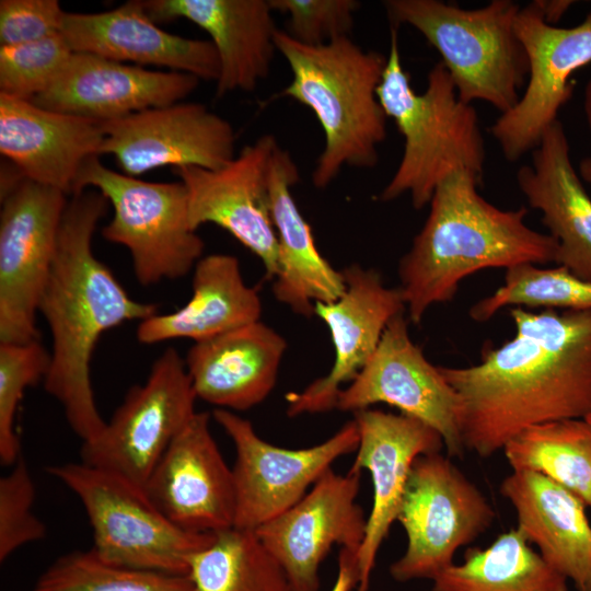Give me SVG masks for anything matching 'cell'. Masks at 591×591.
<instances>
[{
	"label": "cell",
	"mask_w": 591,
	"mask_h": 591,
	"mask_svg": "<svg viewBox=\"0 0 591 591\" xmlns=\"http://www.w3.org/2000/svg\"><path fill=\"white\" fill-rule=\"evenodd\" d=\"M500 494L517 514V529L542 558L577 591H591V525L584 502L572 491L535 472L512 471Z\"/></svg>",
	"instance_id": "cell-28"
},
{
	"label": "cell",
	"mask_w": 591,
	"mask_h": 591,
	"mask_svg": "<svg viewBox=\"0 0 591 591\" xmlns=\"http://www.w3.org/2000/svg\"><path fill=\"white\" fill-rule=\"evenodd\" d=\"M299 169L288 151L276 146L269 165L268 187L271 218L277 235V270L273 293L299 315L310 317L316 303L338 299L346 285L316 247L312 228L302 216L291 188Z\"/></svg>",
	"instance_id": "cell-27"
},
{
	"label": "cell",
	"mask_w": 591,
	"mask_h": 591,
	"mask_svg": "<svg viewBox=\"0 0 591 591\" xmlns=\"http://www.w3.org/2000/svg\"><path fill=\"white\" fill-rule=\"evenodd\" d=\"M60 33L73 53L141 67H166L202 80L217 81L220 74L219 57L210 39L163 31L148 15L142 1H127L105 12H66Z\"/></svg>",
	"instance_id": "cell-22"
},
{
	"label": "cell",
	"mask_w": 591,
	"mask_h": 591,
	"mask_svg": "<svg viewBox=\"0 0 591 591\" xmlns=\"http://www.w3.org/2000/svg\"><path fill=\"white\" fill-rule=\"evenodd\" d=\"M275 44L292 73L278 96L308 106L324 131L313 185L327 187L344 166L373 167L386 138L387 116L378 97L386 57L362 49L350 37L309 46L277 30Z\"/></svg>",
	"instance_id": "cell-4"
},
{
	"label": "cell",
	"mask_w": 591,
	"mask_h": 591,
	"mask_svg": "<svg viewBox=\"0 0 591 591\" xmlns=\"http://www.w3.org/2000/svg\"><path fill=\"white\" fill-rule=\"evenodd\" d=\"M213 419L234 444V528L256 530L296 505L339 457L356 452L359 430L352 419L325 441L286 449L263 440L234 412L217 408Z\"/></svg>",
	"instance_id": "cell-12"
},
{
	"label": "cell",
	"mask_w": 591,
	"mask_h": 591,
	"mask_svg": "<svg viewBox=\"0 0 591 591\" xmlns=\"http://www.w3.org/2000/svg\"><path fill=\"white\" fill-rule=\"evenodd\" d=\"M188 578L196 591H291L288 577L254 530L231 528L196 553Z\"/></svg>",
	"instance_id": "cell-32"
},
{
	"label": "cell",
	"mask_w": 591,
	"mask_h": 591,
	"mask_svg": "<svg viewBox=\"0 0 591 591\" xmlns=\"http://www.w3.org/2000/svg\"><path fill=\"white\" fill-rule=\"evenodd\" d=\"M360 477L329 468L296 505L255 530L291 591H318L320 567L334 545L360 548L367 525L357 502Z\"/></svg>",
	"instance_id": "cell-15"
},
{
	"label": "cell",
	"mask_w": 591,
	"mask_h": 591,
	"mask_svg": "<svg viewBox=\"0 0 591 591\" xmlns=\"http://www.w3.org/2000/svg\"><path fill=\"white\" fill-rule=\"evenodd\" d=\"M517 184L558 242L555 263L591 281V197L572 164L559 119L533 149L531 164L518 170Z\"/></svg>",
	"instance_id": "cell-26"
},
{
	"label": "cell",
	"mask_w": 591,
	"mask_h": 591,
	"mask_svg": "<svg viewBox=\"0 0 591 591\" xmlns=\"http://www.w3.org/2000/svg\"><path fill=\"white\" fill-rule=\"evenodd\" d=\"M50 354L39 339L0 343V462L12 466L21 457L15 418L25 390L45 379Z\"/></svg>",
	"instance_id": "cell-35"
},
{
	"label": "cell",
	"mask_w": 591,
	"mask_h": 591,
	"mask_svg": "<svg viewBox=\"0 0 591 591\" xmlns=\"http://www.w3.org/2000/svg\"><path fill=\"white\" fill-rule=\"evenodd\" d=\"M433 591H568L567 579L532 549L518 529L486 548L472 547L432 580Z\"/></svg>",
	"instance_id": "cell-30"
},
{
	"label": "cell",
	"mask_w": 591,
	"mask_h": 591,
	"mask_svg": "<svg viewBox=\"0 0 591 591\" xmlns=\"http://www.w3.org/2000/svg\"><path fill=\"white\" fill-rule=\"evenodd\" d=\"M72 53L61 33L0 46V94L32 101L55 81Z\"/></svg>",
	"instance_id": "cell-36"
},
{
	"label": "cell",
	"mask_w": 591,
	"mask_h": 591,
	"mask_svg": "<svg viewBox=\"0 0 591 591\" xmlns=\"http://www.w3.org/2000/svg\"><path fill=\"white\" fill-rule=\"evenodd\" d=\"M184 358L174 348L152 363L147 381L128 390L123 403L92 440L82 442L81 462L141 487L197 413Z\"/></svg>",
	"instance_id": "cell-11"
},
{
	"label": "cell",
	"mask_w": 591,
	"mask_h": 591,
	"mask_svg": "<svg viewBox=\"0 0 591 591\" xmlns=\"http://www.w3.org/2000/svg\"><path fill=\"white\" fill-rule=\"evenodd\" d=\"M359 444L350 471L367 470L373 500L358 551L360 571L356 591H369L378 552L396 521L410 468L417 457L444 447L438 431L405 414L364 408L354 413Z\"/></svg>",
	"instance_id": "cell-20"
},
{
	"label": "cell",
	"mask_w": 591,
	"mask_h": 591,
	"mask_svg": "<svg viewBox=\"0 0 591 591\" xmlns=\"http://www.w3.org/2000/svg\"><path fill=\"white\" fill-rule=\"evenodd\" d=\"M193 293L179 309L139 322L137 340L144 345L172 339L202 341L262 316V300L246 285L235 256L210 254L194 267Z\"/></svg>",
	"instance_id": "cell-29"
},
{
	"label": "cell",
	"mask_w": 591,
	"mask_h": 591,
	"mask_svg": "<svg viewBox=\"0 0 591 591\" xmlns=\"http://www.w3.org/2000/svg\"><path fill=\"white\" fill-rule=\"evenodd\" d=\"M179 71H154L89 53H72L55 81L31 102L46 109L105 121L175 104L199 84Z\"/></svg>",
	"instance_id": "cell-21"
},
{
	"label": "cell",
	"mask_w": 591,
	"mask_h": 591,
	"mask_svg": "<svg viewBox=\"0 0 591 591\" xmlns=\"http://www.w3.org/2000/svg\"><path fill=\"white\" fill-rule=\"evenodd\" d=\"M514 27L526 54L528 80L518 103L490 127L509 162L537 147L570 100L571 76L591 62V13L578 25L560 27L546 23L532 1L520 8Z\"/></svg>",
	"instance_id": "cell-13"
},
{
	"label": "cell",
	"mask_w": 591,
	"mask_h": 591,
	"mask_svg": "<svg viewBox=\"0 0 591 591\" xmlns=\"http://www.w3.org/2000/svg\"><path fill=\"white\" fill-rule=\"evenodd\" d=\"M583 113L586 117V121L588 125V129L591 134V78L587 82L584 86L583 92Z\"/></svg>",
	"instance_id": "cell-42"
},
{
	"label": "cell",
	"mask_w": 591,
	"mask_h": 591,
	"mask_svg": "<svg viewBox=\"0 0 591 591\" xmlns=\"http://www.w3.org/2000/svg\"><path fill=\"white\" fill-rule=\"evenodd\" d=\"M0 192V343H30L68 199L25 176Z\"/></svg>",
	"instance_id": "cell-10"
},
{
	"label": "cell",
	"mask_w": 591,
	"mask_h": 591,
	"mask_svg": "<svg viewBox=\"0 0 591 591\" xmlns=\"http://www.w3.org/2000/svg\"><path fill=\"white\" fill-rule=\"evenodd\" d=\"M286 350V339L259 320L194 343L184 361L197 398L244 412L269 396Z\"/></svg>",
	"instance_id": "cell-25"
},
{
	"label": "cell",
	"mask_w": 591,
	"mask_h": 591,
	"mask_svg": "<svg viewBox=\"0 0 591 591\" xmlns=\"http://www.w3.org/2000/svg\"><path fill=\"white\" fill-rule=\"evenodd\" d=\"M579 173L582 179L591 184V158H584L579 164Z\"/></svg>",
	"instance_id": "cell-43"
},
{
	"label": "cell",
	"mask_w": 591,
	"mask_h": 591,
	"mask_svg": "<svg viewBox=\"0 0 591 591\" xmlns=\"http://www.w3.org/2000/svg\"><path fill=\"white\" fill-rule=\"evenodd\" d=\"M273 11L289 16L287 33L297 42L320 46L349 37L354 14L360 7L356 0H268Z\"/></svg>",
	"instance_id": "cell-38"
},
{
	"label": "cell",
	"mask_w": 591,
	"mask_h": 591,
	"mask_svg": "<svg viewBox=\"0 0 591 591\" xmlns=\"http://www.w3.org/2000/svg\"><path fill=\"white\" fill-rule=\"evenodd\" d=\"M506 306L591 310V281L563 266L541 268L522 264L506 269L503 283L470 309L476 322H486Z\"/></svg>",
	"instance_id": "cell-33"
},
{
	"label": "cell",
	"mask_w": 591,
	"mask_h": 591,
	"mask_svg": "<svg viewBox=\"0 0 591 591\" xmlns=\"http://www.w3.org/2000/svg\"><path fill=\"white\" fill-rule=\"evenodd\" d=\"M502 451L512 471L540 473L591 507V425L586 419L528 427Z\"/></svg>",
	"instance_id": "cell-31"
},
{
	"label": "cell",
	"mask_w": 591,
	"mask_h": 591,
	"mask_svg": "<svg viewBox=\"0 0 591 591\" xmlns=\"http://www.w3.org/2000/svg\"><path fill=\"white\" fill-rule=\"evenodd\" d=\"M379 403L394 406L438 431L448 456L464 454L459 396L439 366H433L412 340L405 313L387 324L372 357L340 391L336 409L354 414Z\"/></svg>",
	"instance_id": "cell-14"
},
{
	"label": "cell",
	"mask_w": 591,
	"mask_h": 591,
	"mask_svg": "<svg viewBox=\"0 0 591 591\" xmlns=\"http://www.w3.org/2000/svg\"><path fill=\"white\" fill-rule=\"evenodd\" d=\"M480 184L463 170L448 175L399 259L398 289L414 324L432 305L452 301L461 281L478 270L556 262L558 242L526 224L528 208L494 206L478 193Z\"/></svg>",
	"instance_id": "cell-3"
},
{
	"label": "cell",
	"mask_w": 591,
	"mask_h": 591,
	"mask_svg": "<svg viewBox=\"0 0 591 591\" xmlns=\"http://www.w3.org/2000/svg\"><path fill=\"white\" fill-rule=\"evenodd\" d=\"M143 489L174 524L196 533L234 526L233 471L210 430V416L196 413L169 445Z\"/></svg>",
	"instance_id": "cell-19"
},
{
	"label": "cell",
	"mask_w": 591,
	"mask_h": 591,
	"mask_svg": "<svg viewBox=\"0 0 591 591\" xmlns=\"http://www.w3.org/2000/svg\"><path fill=\"white\" fill-rule=\"evenodd\" d=\"M33 591H196L188 576L115 565L91 548L58 557Z\"/></svg>",
	"instance_id": "cell-34"
},
{
	"label": "cell",
	"mask_w": 591,
	"mask_h": 591,
	"mask_svg": "<svg viewBox=\"0 0 591 591\" xmlns=\"http://www.w3.org/2000/svg\"><path fill=\"white\" fill-rule=\"evenodd\" d=\"M358 551V548H340L338 555V571L331 591L357 590L360 579Z\"/></svg>",
	"instance_id": "cell-40"
},
{
	"label": "cell",
	"mask_w": 591,
	"mask_h": 591,
	"mask_svg": "<svg viewBox=\"0 0 591 591\" xmlns=\"http://www.w3.org/2000/svg\"><path fill=\"white\" fill-rule=\"evenodd\" d=\"M108 205L96 189H84L68 200L38 305L53 338L44 387L61 405L66 420L82 442L94 439L106 424L99 413L91 380L97 341L125 322H141L158 313L157 304L132 299L94 255L93 234Z\"/></svg>",
	"instance_id": "cell-2"
},
{
	"label": "cell",
	"mask_w": 591,
	"mask_h": 591,
	"mask_svg": "<svg viewBox=\"0 0 591 591\" xmlns=\"http://www.w3.org/2000/svg\"><path fill=\"white\" fill-rule=\"evenodd\" d=\"M586 420L591 425V416L587 417Z\"/></svg>",
	"instance_id": "cell-44"
},
{
	"label": "cell",
	"mask_w": 591,
	"mask_h": 591,
	"mask_svg": "<svg viewBox=\"0 0 591 591\" xmlns=\"http://www.w3.org/2000/svg\"><path fill=\"white\" fill-rule=\"evenodd\" d=\"M278 144L271 135L246 144L218 170L182 166L174 173L185 185L188 220L195 231L213 223L228 231L263 263L266 278L277 270V235L269 202V165Z\"/></svg>",
	"instance_id": "cell-17"
},
{
	"label": "cell",
	"mask_w": 591,
	"mask_h": 591,
	"mask_svg": "<svg viewBox=\"0 0 591 591\" xmlns=\"http://www.w3.org/2000/svg\"><path fill=\"white\" fill-rule=\"evenodd\" d=\"M513 336L439 369L460 399L465 450L489 457L523 429L591 416V310L509 311Z\"/></svg>",
	"instance_id": "cell-1"
},
{
	"label": "cell",
	"mask_w": 591,
	"mask_h": 591,
	"mask_svg": "<svg viewBox=\"0 0 591 591\" xmlns=\"http://www.w3.org/2000/svg\"><path fill=\"white\" fill-rule=\"evenodd\" d=\"M90 187L103 194L114 210L102 235L128 248L142 286L182 278L201 258L205 244L190 228L187 190L181 181H142L92 157L80 169L73 194Z\"/></svg>",
	"instance_id": "cell-8"
},
{
	"label": "cell",
	"mask_w": 591,
	"mask_h": 591,
	"mask_svg": "<svg viewBox=\"0 0 591 591\" xmlns=\"http://www.w3.org/2000/svg\"><path fill=\"white\" fill-rule=\"evenodd\" d=\"M100 155L115 157L121 173L138 176L173 165L218 170L235 158V132L199 103H175L101 121Z\"/></svg>",
	"instance_id": "cell-16"
},
{
	"label": "cell",
	"mask_w": 591,
	"mask_h": 591,
	"mask_svg": "<svg viewBox=\"0 0 591 591\" xmlns=\"http://www.w3.org/2000/svg\"><path fill=\"white\" fill-rule=\"evenodd\" d=\"M158 24L186 19L210 35L220 61L216 95L253 91L266 79L275 55L276 28L268 0H147Z\"/></svg>",
	"instance_id": "cell-24"
},
{
	"label": "cell",
	"mask_w": 591,
	"mask_h": 591,
	"mask_svg": "<svg viewBox=\"0 0 591 591\" xmlns=\"http://www.w3.org/2000/svg\"><path fill=\"white\" fill-rule=\"evenodd\" d=\"M101 121L0 94V152L28 179L73 194L83 163L100 157Z\"/></svg>",
	"instance_id": "cell-23"
},
{
	"label": "cell",
	"mask_w": 591,
	"mask_h": 591,
	"mask_svg": "<svg viewBox=\"0 0 591 591\" xmlns=\"http://www.w3.org/2000/svg\"><path fill=\"white\" fill-rule=\"evenodd\" d=\"M390 39L378 97L403 136L404 150L379 200L392 201L408 194L413 207L419 210L429 205L437 186L455 171H466L482 183L485 141L474 106L459 100L443 63L433 65L426 89L417 93L403 67L397 27H391Z\"/></svg>",
	"instance_id": "cell-5"
},
{
	"label": "cell",
	"mask_w": 591,
	"mask_h": 591,
	"mask_svg": "<svg viewBox=\"0 0 591 591\" xmlns=\"http://www.w3.org/2000/svg\"><path fill=\"white\" fill-rule=\"evenodd\" d=\"M496 514L483 493L440 452L417 457L396 521L407 536L404 554L390 567L399 582L433 580L456 551L487 531Z\"/></svg>",
	"instance_id": "cell-9"
},
{
	"label": "cell",
	"mask_w": 591,
	"mask_h": 591,
	"mask_svg": "<svg viewBox=\"0 0 591 591\" xmlns=\"http://www.w3.org/2000/svg\"><path fill=\"white\" fill-rule=\"evenodd\" d=\"M546 23L556 25L568 9L576 3L571 0H534Z\"/></svg>",
	"instance_id": "cell-41"
},
{
	"label": "cell",
	"mask_w": 591,
	"mask_h": 591,
	"mask_svg": "<svg viewBox=\"0 0 591 591\" xmlns=\"http://www.w3.org/2000/svg\"><path fill=\"white\" fill-rule=\"evenodd\" d=\"M383 5L392 26H412L439 53L460 101H482L500 114L518 103L529 74L514 27L520 4L493 0L468 10L440 0H386Z\"/></svg>",
	"instance_id": "cell-6"
},
{
	"label": "cell",
	"mask_w": 591,
	"mask_h": 591,
	"mask_svg": "<svg viewBox=\"0 0 591 591\" xmlns=\"http://www.w3.org/2000/svg\"><path fill=\"white\" fill-rule=\"evenodd\" d=\"M65 14L58 0H1L0 46L36 42L59 34Z\"/></svg>",
	"instance_id": "cell-39"
},
{
	"label": "cell",
	"mask_w": 591,
	"mask_h": 591,
	"mask_svg": "<svg viewBox=\"0 0 591 591\" xmlns=\"http://www.w3.org/2000/svg\"><path fill=\"white\" fill-rule=\"evenodd\" d=\"M34 500L35 485L20 457L0 478V561L45 537L46 525L33 511Z\"/></svg>",
	"instance_id": "cell-37"
},
{
	"label": "cell",
	"mask_w": 591,
	"mask_h": 591,
	"mask_svg": "<svg viewBox=\"0 0 591 591\" xmlns=\"http://www.w3.org/2000/svg\"><path fill=\"white\" fill-rule=\"evenodd\" d=\"M341 271L346 285L343 294L335 301L314 305V314L331 333L333 366L326 375L302 391L286 395L289 417L336 409L340 391L372 357L387 324L406 311L398 287L385 286L375 269L352 264Z\"/></svg>",
	"instance_id": "cell-18"
},
{
	"label": "cell",
	"mask_w": 591,
	"mask_h": 591,
	"mask_svg": "<svg viewBox=\"0 0 591 591\" xmlns=\"http://www.w3.org/2000/svg\"><path fill=\"white\" fill-rule=\"evenodd\" d=\"M47 473L81 501L92 549L107 563L187 576L192 557L213 541L215 534L174 524L143 487L117 474L83 462L51 465Z\"/></svg>",
	"instance_id": "cell-7"
}]
</instances>
